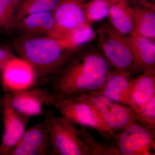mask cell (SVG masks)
Segmentation results:
<instances>
[{"label":"cell","mask_w":155,"mask_h":155,"mask_svg":"<svg viewBox=\"0 0 155 155\" xmlns=\"http://www.w3.org/2000/svg\"><path fill=\"white\" fill-rule=\"evenodd\" d=\"M132 95L136 112L155 96V74L144 72L133 78Z\"/></svg>","instance_id":"obj_17"},{"label":"cell","mask_w":155,"mask_h":155,"mask_svg":"<svg viewBox=\"0 0 155 155\" xmlns=\"http://www.w3.org/2000/svg\"><path fill=\"white\" fill-rule=\"evenodd\" d=\"M0 72L1 81L5 93L37 86L32 68L19 57L10 61Z\"/></svg>","instance_id":"obj_11"},{"label":"cell","mask_w":155,"mask_h":155,"mask_svg":"<svg viewBox=\"0 0 155 155\" xmlns=\"http://www.w3.org/2000/svg\"><path fill=\"white\" fill-rule=\"evenodd\" d=\"M99 111L105 124L114 134L137 123L136 112L129 106L107 97L101 93H87Z\"/></svg>","instance_id":"obj_8"},{"label":"cell","mask_w":155,"mask_h":155,"mask_svg":"<svg viewBox=\"0 0 155 155\" xmlns=\"http://www.w3.org/2000/svg\"><path fill=\"white\" fill-rule=\"evenodd\" d=\"M155 129L136 123L114 133L109 143L118 155H155Z\"/></svg>","instance_id":"obj_5"},{"label":"cell","mask_w":155,"mask_h":155,"mask_svg":"<svg viewBox=\"0 0 155 155\" xmlns=\"http://www.w3.org/2000/svg\"><path fill=\"white\" fill-rule=\"evenodd\" d=\"M60 0H21L14 16L12 28L18 21L30 14L42 12H53Z\"/></svg>","instance_id":"obj_19"},{"label":"cell","mask_w":155,"mask_h":155,"mask_svg":"<svg viewBox=\"0 0 155 155\" xmlns=\"http://www.w3.org/2000/svg\"><path fill=\"white\" fill-rule=\"evenodd\" d=\"M51 106L75 126L78 125L93 128L108 141L114 134L105 124L99 111L87 93L55 102Z\"/></svg>","instance_id":"obj_3"},{"label":"cell","mask_w":155,"mask_h":155,"mask_svg":"<svg viewBox=\"0 0 155 155\" xmlns=\"http://www.w3.org/2000/svg\"><path fill=\"white\" fill-rule=\"evenodd\" d=\"M113 69L101 51L88 43L75 49L45 87L52 103L80 94L101 93Z\"/></svg>","instance_id":"obj_1"},{"label":"cell","mask_w":155,"mask_h":155,"mask_svg":"<svg viewBox=\"0 0 155 155\" xmlns=\"http://www.w3.org/2000/svg\"><path fill=\"white\" fill-rule=\"evenodd\" d=\"M47 119L26 128L10 155H52Z\"/></svg>","instance_id":"obj_9"},{"label":"cell","mask_w":155,"mask_h":155,"mask_svg":"<svg viewBox=\"0 0 155 155\" xmlns=\"http://www.w3.org/2000/svg\"><path fill=\"white\" fill-rule=\"evenodd\" d=\"M3 99V96H2L1 95H0V106H2Z\"/></svg>","instance_id":"obj_28"},{"label":"cell","mask_w":155,"mask_h":155,"mask_svg":"<svg viewBox=\"0 0 155 155\" xmlns=\"http://www.w3.org/2000/svg\"><path fill=\"white\" fill-rule=\"evenodd\" d=\"M3 130L0 155H10L26 129L30 117L18 113L2 102Z\"/></svg>","instance_id":"obj_10"},{"label":"cell","mask_w":155,"mask_h":155,"mask_svg":"<svg viewBox=\"0 0 155 155\" xmlns=\"http://www.w3.org/2000/svg\"><path fill=\"white\" fill-rule=\"evenodd\" d=\"M106 2H107L108 4L110 5H111L115 4L121 1V0H105Z\"/></svg>","instance_id":"obj_27"},{"label":"cell","mask_w":155,"mask_h":155,"mask_svg":"<svg viewBox=\"0 0 155 155\" xmlns=\"http://www.w3.org/2000/svg\"><path fill=\"white\" fill-rule=\"evenodd\" d=\"M11 48L6 45H0V72L8 63L17 58Z\"/></svg>","instance_id":"obj_25"},{"label":"cell","mask_w":155,"mask_h":155,"mask_svg":"<svg viewBox=\"0 0 155 155\" xmlns=\"http://www.w3.org/2000/svg\"><path fill=\"white\" fill-rule=\"evenodd\" d=\"M75 131L87 148L90 155H118L117 152L109 144L102 143L94 138L87 127L81 126Z\"/></svg>","instance_id":"obj_21"},{"label":"cell","mask_w":155,"mask_h":155,"mask_svg":"<svg viewBox=\"0 0 155 155\" xmlns=\"http://www.w3.org/2000/svg\"><path fill=\"white\" fill-rule=\"evenodd\" d=\"M131 2L137 4L142 5V4H146L148 3H151L150 1L151 0H130Z\"/></svg>","instance_id":"obj_26"},{"label":"cell","mask_w":155,"mask_h":155,"mask_svg":"<svg viewBox=\"0 0 155 155\" xmlns=\"http://www.w3.org/2000/svg\"><path fill=\"white\" fill-rule=\"evenodd\" d=\"M84 0H60L53 12L58 30L56 38L66 31L89 23L84 12Z\"/></svg>","instance_id":"obj_13"},{"label":"cell","mask_w":155,"mask_h":155,"mask_svg":"<svg viewBox=\"0 0 155 155\" xmlns=\"http://www.w3.org/2000/svg\"><path fill=\"white\" fill-rule=\"evenodd\" d=\"M13 46L19 58L32 68L37 86L54 75L76 49L48 36H20L14 39Z\"/></svg>","instance_id":"obj_2"},{"label":"cell","mask_w":155,"mask_h":155,"mask_svg":"<svg viewBox=\"0 0 155 155\" xmlns=\"http://www.w3.org/2000/svg\"><path fill=\"white\" fill-rule=\"evenodd\" d=\"M110 5L105 0H90L84 3V10L89 23L102 20L108 16Z\"/></svg>","instance_id":"obj_22"},{"label":"cell","mask_w":155,"mask_h":155,"mask_svg":"<svg viewBox=\"0 0 155 155\" xmlns=\"http://www.w3.org/2000/svg\"><path fill=\"white\" fill-rule=\"evenodd\" d=\"M132 75L113 68L101 93L110 99L131 107L136 112L132 95Z\"/></svg>","instance_id":"obj_15"},{"label":"cell","mask_w":155,"mask_h":155,"mask_svg":"<svg viewBox=\"0 0 155 155\" xmlns=\"http://www.w3.org/2000/svg\"><path fill=\"white\" fill-rule=\"evenodd\" d=\"M129 8L126 0H121L110 5L108 15L111 25L125 36L134 31L133 19Z\"/></svg>","instance_id":"obj_18"},{"label":"cell","mask_w":155,"mask_h":155,"mask_svg":"<svg viewBox=\"0 0 155 155\" xmlns=\"http://www.w3.org/2000/svg\"><path fill=\"white\" fill-rule=\"evenodd\" d=\"M47 119L52 155H90L75 131V125L62 116L48 113Z\"/></svg>","instance_id":"obj_6"},{"label":"cell","mask_w":155,"mask_h":155,"mask_svg":"<svg viewBox=\"0 0 155 155\" xmlns=\"http://www.w3.org/2000/svg\"><path fill=\"white\" fill-rule=\"evenodd\" d=\"M91 25L87 23L72 28L61 34L58 39L66 41L72 49L80 47L89 43L95 36Z\"/></svg>","instance_id":"obj_20"},{"label":"cell","mask_w":155,"mask_h":155,"mask_svg":"<svg viewBox=\"0 0 155 155\" xmlns=\"http://www.w3.org/2000/svg\"><path fill=\"white\" fill-rule=\"evenodd\" d=\"M21 0H0V29L11 30Z\"/></svg>","instance_id":"obj_23"},{"label":"cell","mask_w":155,"mask_h":155,"mask_svg":"<svg viewBox=\"0 0 155 155\" xmlns=\"http://www.w3.org/2000/svg\"><path fill=\"white\" fill-rule=\"evenodd\" d=\"M3 103L31 118L45 116L48 113L44 106H51L52 101L46 88L36 86L5 93L3 96Z\"/></svg>","instance_id":"obj_7"},{"label":"cell","mask_w":155,"mask_h":155,"mask_svg":"<svg viewBox=\"0 0 155 155\" xmlns=\"http://www.w3.org/2000/svg\"><path fill=\"white\" fill-rule=\"evenodd\" d=\"M125 36L133 56V75L155 74V41L134 32Z\"/></svg>","instance_id":"obj_12"},{"label":"cell","mask_w":155,"mask_h":155,"mask_svg":"<svg viewBox=\"0 0 155 155\" xmlns=\"http://www.w3.org/2000/svg\"><path fill=\"white\" fill-rule=\"evenodd\" d=\"M97 33L100 51L111 66L133 75V56L126 36L108 24L102 25Z\"/></svg>","instance_id":"obj_4"},{"label":"cell","mask_w":155,"mask_h":155,"mask_svg":"<svg viewBox=\"0 0 155 155\" xmlns=\"http://www.w3.org/2000/svg\"><path fill=\"white\" fill-rule=\"evenodd\" d=\"M129 8L133 19L134 32L155 41L154 5L148 3Z\"/></svg>","instance_id":"obj_16"},{"label":"cell","mask_w":155,"mask_h":155,"mask_svg":"<svg viewBox=\"0 0 155 155\" xmlns=\"http://www.w3.org/2000/svg\"><path fill=\"white\" fill-rule=\"evenodd\" d=\"M136 120L147 129H155V96L136 112Z\"/></svg>","instance_id":"obj_24"},{"label":"cell","mask_w":155,"mask_h":155,"mask_svg":"<svg viewBox=\"0 0 155 155\" xmlns=\"http://www.w3.org/2000/svg\"><path fill=\"white\" fill-rule=\"evenodd\" d=\"M21 36H48L57 38L58 30L53 12L30 14L14 25Z\"/></svg>","instance_id":"obj_14"}]
</instances>
